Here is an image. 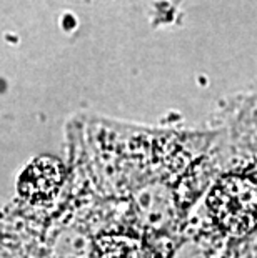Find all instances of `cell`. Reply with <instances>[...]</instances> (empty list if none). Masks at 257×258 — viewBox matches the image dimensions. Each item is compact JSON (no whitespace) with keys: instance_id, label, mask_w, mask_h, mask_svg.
I'll return each mask as SVG.
<instances>
[{"instance_id":"obj_1","label":"cell","mask_w":257,"mask_h":258,"mask_svg":"<svg viewBox=\"0 0 257 258\" xmlns=\"http://www.w3.org/2000/svg\"><path fill=\"white\" fill-rule=\"evenodd\" d=\"M207 207L214 222L232 237H244L257 227V183L229 175L212 188Z\"/></svg>"},{"instance_id":"obj_2","label":"cell","mask_w":257,"mask_h":258,"mask_svg":"<svg viewBox=\"0 0 257 258\" xmlns=\"http://www.w3.org/2000/svg\"><path fill=\"white\" fill-rule=\"evenodd\" d=\"M64 178V168L57 158L37 157L19 178V191L27 202L42 203L57 194Z\"/></svg>"},{"instance_id":"obj_3","label":"cell","mask_w":257,"mask_h":258,"mask_svg":"<svg viewBox=\"0 0 257 258\" xmlns=\"http://www.w3.org/2000/svg\"><path fill=\"white\" fill-rule=\"evenodd\" d=\"M99 258H144L139 240L124 235H104L97 240Z\"/></svg>"}]
</instances>
